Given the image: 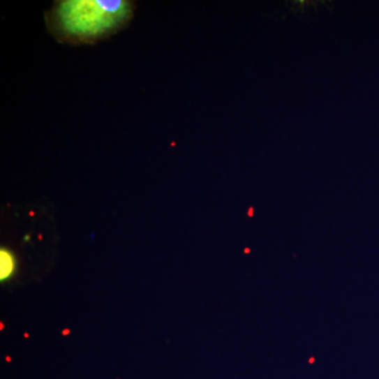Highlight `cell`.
I'll return each instance as SVG.
<instances>
[{"label":"cell","instance_id":"6da1fadb","mask_svg":"<svg viewBox=\"0 0 379 379\" xmlns=\"http://www.w3.org/2000/svg\"><path fill=\"white\" fill-rule=\"evenodd\" d=\"M133 14L129 1L69 0L54 6L49 24L65 40L92 43L119 30Z\"/></svg>","mask_w":379,"mask_h":379},{"label":"cell","instance_id":"7a4b0ae2","mask_svg":"<svg viewBox=\"0 0 379 379\" xmlns=\"http://www.w3.org/2000/svg\"><path fill=\"white\" fill-rule=\"evenodd\" d=\"M0 264H1V271H0V278L1 281L9 278L13 274L15 270V258L13 254L6 248H1L0 251Z\"/></svg>","mask_w":379,"mask_h":379},{"label":"cell","instance_id":"3957f363","mask_svg":"<svg viewBox=\"0 0 379 379\" xmlns=\"http://www.w3.org/2000/svg\"><path fill=\"white\" fill-rule=\"evenodd\" d=\"M69 333H70V330H65V331H62V335H69Z\"/></svg>","mask_w":379,"mask_h":379},{"label":"cell","instance_id":"277c9868","mask_svg":"<svg viewBox=\"0 0 379 379\" xmlns=\"http://www.w3.org/2000/svg\"><path fill=\"white\" fill-rule=\"evenodd\" d=\"M252 214H253V209L251 208L250 211H248V215H250V216H252Z\"/></svg>","mask_w":379,"mask_h":379}]
</instances>
